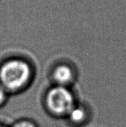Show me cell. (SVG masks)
<instances>
[{"instance_id":"obj_2","label":"cell","mask_w":126,"mask_h":127,"mask_svg":"<svg viewBox=\"0 0 126 127\" xmlns=\"http://www.w3.org/2000/svg\"><path fill=\"white\" fill-rule=\"evenodd\" d=\"M47 103L51 112L58 114H68L75 106L72 93L62 86H56L48 92Z\"/></svg>"},{"instance_id":"obj_4","label":"cell","mask_w":126,"mask_h":127,"mask_svg":"<svg viewBox=\"0 0 126 127\" xmlns=\"http://www.w3.org/2000/svg\"><path fill=\"white\" fill-rule=\"evenodd\" d=\"M70 119L74 122H81L85 118V110L81 107L74 106L69 112Z\"/></svg>"},{"instance_id":"obj_7","label":"cell","mask_w":126,"mask_h":127,"mask_svg":"<svg viewBox=\"0 0 126 127\" xmlns=\"http://www.w3.org/2000/svg\"><path fill=\"white\" fill-rule=\"evenodd\" d=\"M0 127H1V126H0Z\"/></svg>"},{"instance_id":"obj_3","label":"cell","mask_w":126,"mask_h":127,"mask_svg":"<svg viewBox=\"0 0 126 127\" xmlns=\"http://www.w3.org/2000/svg\"><path fill=\"white\" fill-rule=\"evenodd\" d=\"M54 78L60 86L69 83L73 78L71 69L67 65H60L54 70Z\"/></svg>"},{"instance_id":"obj_6","label":"cell","mask_w":126,"mask_h":127,"mask_svg":"<svg viewBox=\"0 0 126 127\" xmlns=\"http://www.w3.org/2000/svg\"><path fill=\"white\" fill-rule=\"evenodd\" d=\"M5 98V91L3 86L0 85V104L4 101Z\"/></svg>"},{"instance_id":"obj_5","label":"cell","mask_w":126,"mask_h":127,"mask_svg":"<svg viewBox=\"0 0 126 127\" xmlns=\"http://www.w3.org/2000/svg\"><path fill=\"white\" fill-rule=\"evenodd\" d=\"M13 127H35L33 124L31 122H26V121H22L19 122L14 125Z\"/></svg>"},{"instance_id":"obj_1","label":"cell","mask_w":126,"mask_h":127,"mask_svg":"<svg viewBox=\"0 0 126 127\" xmlns=\"http://www.w3.org/2000/svg\"><path fill=\"white\" fill-rule=\"evenodd\" d=\"M28 65L21 60H11L0 69V80L3 86L10 90H17L26 83L30 78Z\"/></svg>"}]
</instances>
